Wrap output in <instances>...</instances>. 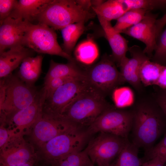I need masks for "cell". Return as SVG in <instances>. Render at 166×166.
<instances>
[{"mask_svg": "<svg viewBox=\"0 0 166 166\" xmlns=\"http://www.w3.org/2000/svg\"><path fill=\"white\" fill-rule=\"evenodd\" d=\"M111 107L105 96L89 84L69 103L61 116L81 128L88 127Z\"/></svg>", "mask_w": 166, "mask_h": 166, "instance_id": "1", "label": "cell"}, {"mask_svg": "<svg viewBox=\"0 0 166 166\" xmlns=\"http://www.w3.org/2000/svg\"><path fill=\"white\" fill-rule=\"evenodd\" d=\"M159 110L150 105H142L132 112V142L146 152L153 147L162 131L164 113L161 108Z\"/></svg>", "mask_w": 166, "mask_h": 166, "instance_id": "2", "label": "cell"}, {"mask_svg": "<svg viewBox=\"0 0 166 166\" xmlns=\"http://www.w3.org/2000/svg\"><path fill=\"white\" fill-rule=\"evenodd\" d=\"M96 15L94 12L80 5L77 0H53L37 20L55 30H61L70 24L85 23Z\"/></svg>", "mask_w": 166, "mask_h": 166, "instance_id": "3", "label": "cell"}, {"mask_svg": "<svg viewBox=\"0 0 166 166\" xmlns=\"http://www.w3.org/2000/svg\"><path fill=\"white\" fill-rule=\"evenodd\" d=\"M90 135L80 128L60 134L38 149L37 156L39 160L53 165L69 154L81 150Z\"/></svg>", "mask_w": 166, "mask_h": 166, "instance_id": "4", "label": "cell"}, {"mask_svg": "<svg viewBox=\"0 0 166 166\" xmlns=\"http://www.w3.org/2000/svg\"><path fill=\"white\" fill-rule=\"evenodd\" d=\"M55 30L48 26L38 23L29 24L22 45L40 53L61 56L68 61H76L74 58L65 52L59 44Z\"/></svg>", "mask_w": 166, "mask_h": 166, "instance_id": "5", "label": "cell"}, {"mask_svg": "<svg viewBox=\"0 0 166 166\" xmlns=\"http://www.w3.org/2000/svg\"><path fill=\"white\" fill-rule=\"evenodd\" d=\"M3 78L6 87V97L0 112V115L5 117L6 122L17 112L30 105L39 90L34 86L27 85L17 75L11 73Z\"/></svg>", "mask_w": 166, "mask_h": 166, "instance_id": "6", "label": "cell"}, {"mask_svg": "<svg viewBox=\"0 0 166 166\" xmlns=\"http://www.w3.org/2000/svg\"><path fill=\"white\" fill-rule=\"evenodd\" d=\"M116 64L111 56L105 55L85 70L89 84L105 96L124 82Z\"/></svg>", "mask_w": 166, "mask_h": 166, "instance_id": "7", "label": "cell"}, {"mask_svg": "<svg viewBox=\"0 0 166 166\" xmlns=\"http://www.w3.org/2000/svg\"><path fill=\"white\" fill-rule=\"evenodd\" d=\"M133 119L132 112L111 107L101 114L86 130L90 135L102 132L128 139Z\"/></svg>", "mask_w": 166, "mask_h": 166, "instance_id": "8", "label": "cell"}, {"mask_svg": "<svg viewBox=\"0 0 166 166\" xmlns=\"http://www.w3.org/2000/svg\"><path fill=\"white\" fill-rule=\"evenodd\" d=\"M128 141V139L101 132L85 148L94 165L110 166Z\"/></svg>", "mask_w": 166, "mask_h": 166, "instance_id": "9", "label": "cell"}, {"mask_svg": "<svg viewBox=\"0 0 166 166\" xmlns=\"http://www.w3.org/2000/svg\"><path fill=\"white\" fill-rule=\"evenodd\" d=\"M31 128L30 143L37 150L56 136L80 127L61 117L53 118L42 115Z\"/></svg>", "mask_w": 166, "mask_h": 166, "instance_id": "10", "label": "cell"}, {"mask_svg": "<svg viewBox=\"0 0 166 166\" xmlns=\"http://www.w3.org/2000/svg\"><path fill=\"white\" fill-rule=\"evenodd\" d=\"M88 84L85 78H79L60 87L51 97L45 99L42 116L53 118L59 117L69 103Z\"/></svg>", "mask_w": 166, "mask_h": 166, "instance_id": "11", "label": "cell"}, {"mask_svg": "<svg viewBox=\"0 0 166 166\" xmlns=\"http://www.w3.org/2000/svg\"><path fill=\"white\" fill-rule=\"evenodd\" d=\"M24 135L16 133L0 149V166L20 165L39 160L34 148L30 143L26 141Z\"/></svg>", "mask_w": 166, "mask_h": 166, "instance_id": "12", "label": "cell"}, {"mask_svg": "<svg viewBox=\"0 0 166 166\" xmlns=\"http://www.w3.org/2000/svg\"><path fill=\"white\" fill-rule=\"evenodd\" d=\"M29 23L16 9L3 21L0 26V53L7 49L22 45Z\"/></svg>", "mask_w": 166, "mask_h": 166, "instance_id": "13", "label": "cell"}, {"mask_svg": "<svg viewBox=\"0 0 166 166\" xmlns=\"http://www.w3.org/2000/svg\"><path fill=\"white\" fill-rule=\"evenodd\" d=\"M46 98V91L43 87L39 90L33 102L29 106L14 114L6 123L15 133L24 134V131L31 128L42 115Z\"/></svg>", "mask_w": 166, "mask_h": 166, "instance_id": "14", "label": "cell"}, {"mask_svg": "<svg viewBox=\"0 0 166 166\" xmlns=\"http://www.w3.org/2000/svg\"><path fill=\"white\" fill-rule=\"evenodd\" d=\"M157 15L148 12L140 22L124 31L122 33L136 39L145 45L143 52L152 56L156 45V23Z\"/></svg>", "mask_w": 166, "mask_h": 166, "instance_id": "15", "label": "cell"}, {"mask_svg": "<svg viewBox=\"0 0 166 166\" xmlns=\"http://www.w3.org/2000/svg\"><path fill=\"white\" fill-rule=\"evenodd\" d=\"M131 57H126L121 63L119 67L120 72L124 81L127 82L133 86L138 88L140 85L139 72L141 65L149 57L144 53L137 45L129 48Z\"/></svg>", "mask_w": 166, "mask_h": 166, "instance_id": "16", "label": "cell"}, {"mask_svg": "<svg viewBox=\"0 0 166 166\" xmlns=\"http://www.w3.org/2000/svg\"><path fill=\"white\" fill-rule=\"evenodd\" d=\"M102 29L105 37L107 40L112 50L111 57L119 67L121 62L126 57L128 50L127 41L121 33L116 31L111 22L97 16Z\"/></svg>", "mask_w": 166, "mask_h": 166, "instance_id": "17", "label": "cell"}, {"mask_svg": "<svg viewBox=\"0 0 166 166\" xmlns=\"http://www.w3.org/2000/svg\"><path fill=\"white\" fill-rule=\"evenodd\" d=\"M33 51L22 45H19L0 53V78L11 74L26 58L32 57Z\"/></svg>", "mask_w": 166, "mask_h": 166, "instance_id": "18", "label": "cell"}, {"mask_svg": "<svg viewBox=\"0 0 166 166\" xmlns=\"http://www.w3.org/2000/svg\"><path fill=\"white\" fill-rule=\"evenodd\" d=\"M77 62L68 61L67 63L64 64L57 63L51 60L49 68L44 77V83L57 77H71L86 79L85 70H83Z\"/></svg>", "mask_w": 166, "mask_h": 166, "instance_id": "19", "label": "cell"}, {"mask_svg": "<svg viewBox=\"0 0 166 166\" xmlns=\"http://www.w3.org/2000/svg\"><path fill=\"white\" fill-rule=\"evenodd\" d=\"M43 59L41 55L26 58L20 65L18 77L27 85L34 86L41 73Z\"/></svg>", "mask_w": 166, "mask_h": 166, "instance_id": "20", "label": "cell"}, {"mask_svg": "<svg viewBox=\"0 0 166 166\" xmlns=\"http://www.w3.org/2000/svg\"><path fill=\"white\" fill-rule=\"evenodd\" d=\"M93 11L97 16L110 22L118 19L130 10L125 0H109L100 5L92 6Z\"/></svg>", "mask_w": 166, "mask_h": 166, "instance_id": "21", "label": "cell"}, {"mask_svg": "<svg viewBox=\"0 0 166 166\" xmlns=\"http://www.w3.org/2000/svg\"><path fill=\"white\" fill-rule=\"evenodd\" d=\"M53 0H19L16 10L25 20L32 23Z\"/></svg>", "mask_w": 166, "mask_h": 166, "instance_id": "22", "label": "cell"}, {"mask_svg": "<svg viewBox=\"0 0 166 166\" xmlns=\"http://www.w3.org/2000/svg\"><path fill=\"white\" fill-rule=\"evenodd\" d=\"M74 54L77 61L89 65L97 59L99 51L94 41L89 38L78 44L74 49Z\"/></svg>", "mask_w": 166, "mask_h": 166, "instance_id": "23", "label": "cell"}, {"mask_svg": "<svg viewBox=\"0 0 166 166\" xmlns=\"http://www.w3.org/2000/svg\"><path fill=\"white\" fill-rule=\"evenodd\" d=\"M85 23L70 24L61 30L63 40L62 49L67 54L71 55L77 40L85 30Z\"/></svg>", "mask_w": 166, "mask_h": 166, "instance_id": "24", "label": "cell"}, {"mask_svg": "<svg viewBox=\"0 0 166 166\" xmlns=\"http://www.w3.org/2000/svg\"><path fill=\"white\" fill-rule=\"evenodd\" d=\"M139 148L128 140L110 166H142Z\"/></svg>", "mask_w": 166, "mask_h": 166, "instance_id": "25", "label": "cell"}, {"mask_svg": "<svg viewBox=\"0 0 166 166\" xmlns=\"http://www.w3.org/2000/svg\"><path fill=\"white\" fill-rule=\"evenodd\" d=\"M148 11H149L142 9L129 10L117 20L113 28L116 31L121 33L126 29L140 22Z\"/></svg>", "mask_w": 166, "mask_h": 166, "instance_id": "26", "label": "cell"}, {"mask_svg": "<svg viewBox=\"0 0 166 166\" xmlns=\"http://www.w3.org/2000/svg\"><path fill=\"white\" fill-rule=\"evenodd\" d=\"M163 65L150 59L142 64L139 70L140 81L145 86L156 85L160 74Z\"/></svg>", "mask_w": 166, "mask_h": 166, "instance_id": "27", "label": "cell"}, {"mask_svg": "<svg viewBox=\"0 0 166 166\" xmlns=\"http://www.w3.org/2000/svg\"><path fill=\"white\" fill-rule=\"evenodd\" d=\"M85 148L69 154L55 163V166H85L91 162Z\"/></svg>", "mask_w": 166, "mask_h": 166, "instance_id": "28", "label": "cell"}, {"mask_svg": "<svg viewBox=\"0 0 166 166\" xmlns=\"http://www.w3.org/2000/svg\"><path fill=\"white\" fill-rule=\"evenodd\" d=\"M112 97L115 106L119 109L130 106L134 100L133 93L127 87L116 88L112 92Z\"/></svg>", "mask_w": 166, "mask_h": 166, "instance_id": "29", "label": "cell"}, {"mask_svg": "<svg viewBox=\"0 0 166 166\" xmlns=\"http://www.w3.org/2000/svg\"><path fill=\"white\" fill-rule=\"evenodd\" d=\"M130 10L142 9L149 11L166 8V0H125Z\"/></svg>", "mask_w": 166, "mask_h": 166, "instance_id": "30", "label": "cell"}, {"mask_svg": "<svg viewBox=\"0 0 166 166\" xmlns=\"http://www.w3.org/2000/svg\"><path fill=\"white\" fill-rule=\"evenodd\" d=\"M154 51V62L166 65V29L159 36Z\"/></svg>", "mask_w": 166, "mask_h": 166, "instance_id": "31", "label": "cell"}, {"mask_svg": "<svg viewBox=\"0 0 166 166\" xmlns=\"http://www.w3.org/2000/svg\"><path fill=\"white\" fill-rule=\"evenodd\" d=\"M79 78H80L71 77H57L52 79L44 83L43 86L46 91L45 99L51 97L58 88L66 82Z\"/></svg>", "mask_w": 166, "mask_h": 166, "instance_id": "32", "label": "cell"}, {"mask_svg": "<svg viewBox=\"0 0 166 166\" xmlns=\"http://www.w3.org/2000/svg\"><path fill=\"white\" fill-rule=\"evenodd\" d=\"M18 0H0V24L16 9Z\"/></svg>", "mask_w": 166, "mask_h": 166, "instance_id": "33", "label": "cell"}, {"mask_svg": "<svg viewBox=\"0 0 166 166\" xmlns=\"http://www.w3.org/2000/svg\"><path fill=\"white\" fill-rule=\"evenodd\" d=\"M147 160L156 156L164 158L166 161V136L156 145L146 152Z\"/></svg>", "mask_w": 166, "mask_h": 166, "instance_id": "34", "label": "cell"}, {"mask_svg": "<svg viewBox=\"0 0 166 166\" xmlns=\"http://www.w3.org/2000/svg\"><path fill=\"white\" fill-rule=\"evenodd\" d=\"M5 123H1L0 127V148H3L16 135L12 129H9L4 127Z\"/></svg>", "mask_w": 166, "mask_h": 166, "instance_id": "35", "label": "cell"}, {"mask_svg": "<svg viewBox=\"0 0 166 166\" xmlns=\"http://www.w3.org/2000/svg\"><path fill=\"white\" fill-rule=\"evenodd\" d=\"M165 163L166 161L164 158L156 156L143 162L142 166H164Z\"/></svg>", "mask_w": 166, "mask_h": 166, "instance_id": "36", "label": "cell"}, {"mask_svg": "<svg viewBox=\"0 0 166 166\" xmlns=\"http://www.w3.org/2000/svg\"><path fill=\"white\" fill-rule=\"evenodd\" d=\"M156 85L166 90V65H163Z\"/></svg>", "mask_w": 166, "mask_h": 166, "instance_id": "37", "label": "cell"}, {"mask_svg": "<svg viewBox=\"0 0 166 166\" xmlns=\"http://www.w3.org/2000/svg\"><path fill=\"white\" fill-rule=\"evenodd\" d=\"M166 25V13L160 18L157 19L156 21V26L157 38L162 32V30Z\"/></svg>", "mask_w": 166, "mask_h": 166, "instance_id": "38", "label": "cell"}, {"mask_svg": "<svg viewBox=\"0 0 166 166\" xmlns=\"http://www.w3.org/2000/svg\"><path fill=\"white\" fill-rule=\"evenodd\" d=\"M0 81V109L2 107L6 97V87L4 78Z\"/></svg>", "mask_w": 166, "mask_h": 166, "instance_id": "39", "label": "cell"}, {"mask_svg": "<svg viewBox=\"0 0 166 166\" xmlns=\"http://www.w3.org/2000/svg\"><path fill=\"white\" fill-rule=\"evenodd\" d=\"M158 104L166 116V97L164 93L160 96L158 100Z\"/></svg>", "mask_w": 166, "mask_h": 166, "instance_id": "40", "label": "cell"}, {"mask_svg": "<svg viewBox=\"0 0 166 166\" xmlns=\"http://www.w3.org/2000/svg\"><path fill=\"white\" fill-rule=\"evenodd\" d=\"M38 161H35L32 162H31L27 163L21 164L20 165H13V166H35L36 164V163Z\"/></svg>", "mask_w": 166, "mask_h": 166, "instance_id": "41", "label": "cell"}, {"mask_svg": "<svg viewBox=\"0 0 166 166\" xmlns=\"http://www.w3.org/2000/svg\"><path fill=\"white\" fill-rule=\"evenodd\" d=\"M85 166H96L95 165H94L92 162H90L86 165Z\"/></svg>", "mask_w": 166, "mask_h": 166, "instance_id": "42", "label": "cell"}, {"mask_svg": "<svg viewBox=\"0 0 166 166\" xmlns=\"http://www.w3.org/2000/svg\"><path fill=\"white\" fill-rule=\"evenodd\" d=\"M164 94L165 95V96L166 97V92L165 93H164Z\"/></svg>", "mask_w": 166, "mask_h": 166, "instance_id": "43", "label": "cell"}, {"mask_svg": "<svg viewBox=\"0 0 166 166\" xmlns=\"http://www.w3.org/2000/svg\"><path fill=\"white\" fill-rule=\"evenodd\" d=\"M51 166H55L54 165H51Z\"/></svg>", "mask_w": 166, "mask_h": 166, "instance_id": "44", "label": "cell"}]
</instances>
